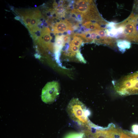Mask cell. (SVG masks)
Segmentation results:
<instances>
[{"label":"cell","mask_w":138,"mask_h":138,"mask_svg":"<svg viewBox=\"0 0 138 138\" xmlns=\"http://www.w3.org/2000/svg\"><path fill=\"white\" fill-rule=\"evenodd\" d=\"M67 111L71 119L81 126L86 129L91 126L92 123L88 118L90 112L78 99L73 98L70 100Z\"/></svg>","instance_id":"cell-1"},{"label":"cell","mask_w":138,"mask_h":138,"mask_svg":"<svg viewBox=\"0 0 138 138\" xmlns=\"http://www.w3.org/2000/svg\"><path fill=\"white\" fill-rule=\"evenodd\" d=\"M118 90L121 95L138 93V80L133 74L127 75L117 83Z\"/></svg>","instance_id":"cell-2"},{"label":"cell","mask_w":138,"mask_h":138,"mask_svg":"<svg viewBox=\"0 0 138 138\" xmlns=\"http://www.w3.org/2000/svg\"><path fill=\"white\" fill-rule=\"evenodd\" d=\"M60 86L56 81L47 83L42 89L41 99L47 103L53 102L56 99L60 93Z\"/></svg>","instance_id":"cell-3"},{"label":"cell","mask_w":138,"mask_h":138,"mask_svg":"<svg viewBox=\"0 0 138 138\" xmlns=\"http://www.w3.org/2000/svg\"><path fill=\"white\" fill-rule=\"evenodd\" d=\"M95 6L92 1H77L73 12L80 14L82 16L86 14Z\"/></svg>","instance_id":"cell-4"},{"label":"cell","mask_w":138,"mask_h":138,"mask_svg":"<svg viewBox=\"0 0 138 138\" xmlns=\"http://www.w3.org/2000/svg\"><path fill=\"white\" fill-rule=\"evenodd\" d=\"M71 24H69V22L61 21L56 24L53 28L54 32L55 33H63L69 29H71Z\"/></svg>","instance_id":"cell-5"},{"label":"cell","mask_w":138,"mask_h":138,"mask_svg":"<svg viewBox=\"0 0 138 138\" xmlns=\"http://www.w3.org/2000/svg\"><path fill=\"white\" fill-rule=\"evenodd\" d=\"M35 10H27L24 13H21L20 15L23 18L24 23L28 28L30 26Z\"/></svg>","instance_id":"cell-6"},{"label":"cell","mask_w":138,"mask_h":138,"mask_svg":"<svg viewBox=\"0 0 138 138\" xmlns=\"http://www.w3.org/2000/svg\"><path fill=\"white\" fill-rule=\"evenodd\" d=\"M116 42L119 50L122 53L124 52L126 49L131 47V42L126 40L118 39L116 40Z\"/></svg>","instance_id":"cell-7"},{"label":"cell","mask_w":138,"mask_h":138,"mask_svg":"<svg viewBox=\"0 0 138 138\" xmlns=\"http://www.w3.org/2000/svg\"><path fill=\"white\" fill-rule=\"evenodd\" d=\"M83 40L80 37L75 36L73 38V40L70 42L69 46H76L80 47Z\"/></svg>","instance_id":"cell-8"},{"label":"cell","mask_w":138,"mask_h":138,"mask_svg":"<svg viewBox=\"0 0 138 138\" xmlns=\"http://www.w3.org/2000/svg\"><path fill=\"white\" fill-rule=\"evenodd\" d=\"M85 136L84 133L74 132L67 135L64 138H83Z\"/></svg>","instance_id":"cell-9"},{"label":"cell","mask_w":138,"mask_h":138,"mask_svg":"<svg viewBox=\"0 0 138 138\" xmlns=\"http://www.w3.org/2000/svg\"><path fill=\"white\" fill-rule=\"evenodd\" d=\"M65 11V9L62 6H59L56 7L55 9V12L59 14H63Z\"/></svg>","instance_id":"cell-10"},{"label":"cell","mask_w":138,"mask_h":138,"mask_svg":"<svg viewBox=\"0 0 138 138\" xmlns=\"http://www.w3.org/2000/svg\"><path fill=\"white\" fill-rule=\"evenodd\" d=\"M124 132L132 138H138V134L133 133L128 131H124Z\"/></svg>","instance_id":"cell-11"},{"label":"cell","mask_w":138,"mask_h":138,"mask_svg":"<svg viewBox=\"0 0 138 138\" xmlns=\"http://www.w3.org/2000/svg\"><path fill=\"white\" fill-rule=\"evenodd\" d=\"M70 39V35L68 34L63 36V40L64 44L67 43L69 41Z\"/></svg>","instance_id":"cell-12"},{"label":"cell","mask_w":138,"mask_h":138,"mask_svg":"<svg viewBox=\"0 0 138 138\" xmlns=\"http://www.w3.org/2000/svg\"><path fill=\"white\" fill-rule=\"evenodd\" d=\"M132 129L133 132L136 134H138V125H134L132 126Z\"/></svg>","instance_id":"cell-13"},{"label":"cell","mask_w":138,"mask_h":138,"mask_svg":"<svg viewBox=\"0 0 138 138\" xmlns=\"http://www.w3.org/2000/svg\"><path fill=\"white\" fill-rule=\"evenodd\" d=\"M120 138H132L122 132Z\"/></svg>","instance_id":"cell-14"},{"label":"cell","mask_w":138,"mask_h":138,"mask_svg":"<svg viewBox=\"0 0 138 138\" xmlns=\"http://www.w3.org/2000/svg\"><path fill=\"white\" fill-rule=\"evenodd\" d=\"M83 138H88L85 135V136Z\"/></svg>","instance_id":"cell-15"},{"label":"cell","mask_w":138,"mask_h":138,"mask_svg":"<svg viewBox=\"0 0 138 138\" xmlns=\"http://www.w3.org/2000/svg\"><path fill=\"white\" fill-rule=\"evenodd\" d=\"M42 19V18H41V19ZM43 20H42V22L43 21Z\"/></svg>","instance_id":"cell-16"}]
</instances>
